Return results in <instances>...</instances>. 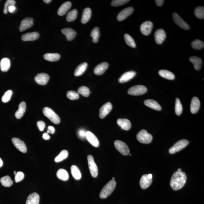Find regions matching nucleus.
Masks as SVG:
<instances>
[{
    "instance_id": "nucleus-1",
    "label": "nucleus",
    "mask_w": 204,
    "mask_h": 204,
    "mask_svg": "<svg viewBox=\"0 0 204 204\" xmlns=\"http://www.w3.org/2000/svg\"><path fill=\"white\" fill-rule=\"evenodd\" d=\"M186 180L187 176L184 172H175L171 177L170 186L174 190H178L182 188L185 185Z\"/></svg>"
},
{
    "instance_id": "nucleus-2",
    "label": "nucleus",
    "mask_w": 204,
    "mask_h": 204,
    "mask_svg": "<svg viewBox=\"0 0 204 204\" xmlns=\"http://www.w3.org/2000/svg\"><path fill=\"white\" fill-rule=\"evenodd\" d=\"M116 186V182L115 180L110 181L101 191L100 195V197L102 199L107 198L114 190Z\"/></svg>"
},
{
    "instance_id": "nucleus-3",
    "label": "nucleus",
    "mask_w": 204,
    "mask_h": 204,
    "mask_svg": "<svg viewBox=\"0 0 204 204\" xmlns=\"http://www.w3.org/2000/svg\"><path fill=\"white\" fill-rule=\"evenodd\" d=\"M43 112L44 115L53 123L55 124H58L60 123L59 117L50 108L44 107L43 109Z\"/></svg>"
},
{
    "instance_id": "nucleus-4",
    "label": "nucleus",
    "mask_w": 204,
    "mask_h": 204,
    "mask_svg": "<svg viewBox=\"0 0 204 204\" xmlns=\"http://www.w3.org/2000/svg\"><path fill=\"white\" fill-rule=\"evenodd\" d=\"M138 141L143 144H149L151 142L153 137L146 130L142 129L136 135Z\"/></svg>"
},
{
    "instance_id": "nucleus-5",
    "label": "nucleus",
    "mask_w": 204,
    "mask_h": 204,
    "mask_svg": "<svg viewBox=\"0 0 204 204\" xmlns=\"http://www.w3.org/2000/svg\"><path fill=\"white\" fill-rule=\"evenodd\" d=\"M189 142L187 140L183 139L177 141L169 149L170 154H173L180 151L185 148L189 144Z\"/></svg>"
},
{
    "instance_id": "nucleus-6",
    "label": "nucleus",
    "mask_w": 204,
    "mask_h": 204,
    "mask_svg": "<svg viewBox=\"0 0 204 204\" xmlns=\"http://www.w3.org/2000/svg\"><path fill=\"white\" fill-rule=\"evenodd\" d=\"M148 91V89L142 85H136L131 87L128 91L129 95L137 96L144 94Z\"/></svg>"
},
{
    "instance_id": "nucleus-7",
    "label": "nucleus",
    "mask_w": 204,
    "mask_h": 204,
    "mask_svg": "<svg viewBox=\"0 0 204 204\" xmlns=\"http://www.w3.org/2000/svg\"><path fill=\"white\" fill-rule=\"evenodd\" d=\"M88 160L90 173L92 177L96 178L98 175V168L94 160L93 156L88 155Z\"/></svg>"
},
{
    "instance_id": "nucleus-8",
    "label": "nucleus",
    "mask_w": 204,
    "mask_h": 204,
    "mask_svg": "<svg viewBox=\"0 0 204 204\" xmlns=\"http://www.w3.org/2000/svg\"><path fill=\"white\" fill-rule=\"evenodd\" d=\"M115 148L120 153L124 155H128L130 150L127 145L120 140H116L114 142Z\"/></svg>"
},
{
    "instance_id": "nucleus-9",
    "label": "nucleus",
    "mask_w": 204,
    "mask_h": 204,
    "mask_svg": "<svg viewBox=\"0 0 204 204\" xmlns=\"http://www.w3.org/2000/svg\"><path fill=\"white\" fill-rule=\"evenodd\" d=\"M173 16V21L177 26L184 30H188L190 29V26L188 24L185 22L178 14L174 13Z\"/></svg>"
},
{
    "instance_id": "nucleus-10",
    "label": "nucleus",
    "mask_w": 204,
    "mask_h": 204,
    "mask_svg": "<svg viewBox=\"0 0 204 204\" xmlns=\"http://www.w3.org/2000/svg\"><path fill=\"white\" fill-rule=\"evenodd\" d=\"M12 140L16 148L20 152L25 153L27 151V148L24 141L17 138H12Z\"/></svg>"
},
{
    "instance_id": "nucleus-11",
    "label": "nucleus",
    "mask_w": 204,
    "mask_h": 204,
    "mask_svg": "<svg viewBox=\"0 0 204 204\" xmlns=\"http://www.w3.org/2000/svg\"><path fill=\"white\" fill-rule=\"evenodd\" d=\"M153 24L150 21H147L143 22L140 26L141 33L145 36L150 34L153 28Z\"/></svg>"
},
{
    "instance_id": "nucleus-12",
    "label": "nucleus",
    "mask_w": 204,
    "mask_h": 204,
    "mask_svg": "<svg viewBox=\"0 0 204 204\" xmlns=\"http://www.w3.org/2000/svg\"><path fill=\"white\" fill-rule=\"evenodd\" d=\"M34 20L31 17H28L23 19L21 21L19 31L22 32L31 28L33 25Z\"/></svg>"
},
{
    "instance_id": "nucleus-13",
    "label": "nucleus",
    "mask_w": 204,
    "mask_h": 204,
    "mask_svg": "<svg viewBox=\"0 0 204 204\" xmlns=\"http://www.w3.org/2000/svg\"><path fill=\"white\" fill-rule=\"evenodd\" d=\"M112 109V104L109 102L103 105L100 110L99 116L101 118H104L111 112Z\"/></svg>"
},
{
    "instance_id": "nucleus-14",
    "label": "nucleus",
    "mask_w": 204,
    "mask_h": 204,
    "mask_svg": "<svg viewBox=\"0 0 204 204\" xmlns=\"http://www.w3.org/2000/svg\"><path fill=\"white\" fill-rule=\"evenodd\" d=\"M156 43L161 44L163 43L166 38L165 31L163 29L157 30L154 34Z\"/></svg>"
},
{
    "instance_id": "nucleus-15",
    "label": "nucleus",
    "mask_w": 204,
    "mask_h": 204,
    "mask_svg": "<svg viewBox=\"0 0 204 204\" xmlns=\"http://www.w3.org/2000/svg\"><path fill=\"white\" fill-rule=\"evenodd\" d=\"M50 79L48 74L45 73H40L37 74L35 77V79L37 84L41 85H45L47 84Z\"/></svg>"
},
{
    "instance_id": "nucleus-16",
    "label": "nucleus",
    "mask_w": 204,
    "mask_h": 204,
    "mask_svg": "<svg viewBox=\"0 0 204 204\" xmlns=\"http://www.w3.org/2000/svg\"><path fill=\"white\" fill-rule=\"evenodd\" d=\"M86 137L87 140L95 147H98L100 145V143L97 136L90 131H87L86 133Z\"/></svg>"
},
{
    "instance_id": "nucleus-17",
    "label": "nucleus",
    "mask_w": 204,
    "mask_h": 204,
    "mask_svg": "<svg viewBox=\"0 0 204 204\" xmlns=\"http://www.w3.org/2000/svg\"><path fill=\"white\" fill-rule=\"evenodd\" d=\"M134 10V8L132 7H129L124 9L118 14L117 17V20L118 21L124 20L132 13Z\"/></svg>"
},
{
    "instance_id": "nucleus-18",
    "label": "nucleus",
    "mask_w": 204,
    "mask_h": 204,
    "mask_svg": "<svg viewBox=\"0 0 204 204\" xmlns=\"http://www.w3.org/2000/svg\"><path fill=\"white\" fill-rule=\"evenodd\" d=\"M136 75V72L134 71H130L125 73L119 79V82L121 83H125L130 80Z\"/></svg>"
},
{
    "instance_id": "nucleus-19",
    "label": "nucleus",
    "mask_w": 204,
    "mask_h": 204,
    "mask_svg": "<svg viewBox=\"0 0 204 204\" xmlns=\"http://www.w3.org/2000/svg\"><path fill=\"white\" fill-rule=\"evenodd\" d=\"M109 67V64L106 62H103L99 64L95 67L94 72L97 75H100L103 74Z\"/></svg>"
},
{
    "instance_id": "nucleus-20",
    "label": "nucleus",
    "mask_w": 204,
    "mask_h": 204,
    "mask_svg": "<svg viewBox=\"0 0 204 204\" xmlns=\"http://www.w3.org/2000/svg\"><path fill=\"white\" fill-rule=\"evenodd\" d=\"M40 36V34L37 32L26 33L22 35V40L24 41H33L38 40Z\"/></svg>"
},
{
    "instance_id": "nucleus-21",
    "label": "nucleus",
    "mask_w": 204,
    "mask_h": 204,
    "mask_svg": "<svg viewBox=\"0 0 204 204\" xmlns=\"http://www.w3.org/2000/svg\"><path fill=\"white\" fill-rule=\"evenodd\" d=\"M61 32L66 36L67 40L68 41L73 40L77 35V32L69 28H63L61 30Z\"/></svg>"
},
{
    "instance_id": "nucleus-22",
    "label": "nucleus",
    "mask_w": 204,
    "mask_h": 204,
    "mask_svg": "<svg viewBox=\"0 0 204 204\" xmlns=\"http://www.w3.org/2000/svg\"><path fill=\"white\" fill-rule=\"evenodd\" d=\"M200 102L197 97H193L191 104V111L193 114L198 112L200 107Z\"/></svg>"
},
{
    "instance_id": "nucleus-23",
    "label": "nucleus",
    "mask_w": 204,
    "mask_h": 204,
    "mask_svg": "<svg viewBox=\"0 0 204 204\" xmlns=\"http://www.w3.org/2000/svg\"><path fill=\"white\" fill-rule=\"evenodd\" d=\"M152 182V179L148 178V175L145 174L141 177L140 180V186L142 189H146L149 187Z\"/></svg>"
},
{
    "instance_id": "nucleus-24",
    "label": "nucleus",
    "mask_w": 204,
    "mask_h": 204,
    "mask_svg": "<svg viewBox=\"0 0 204 204\" xmlns=\"http://www.w3.org/2000/svg\"><path fill=\"white\" fill-rule=\"evenodd\" d=\"M117 123L121 127L122 129L126 130H129L132 126L130 121L127 119H118L117 121Z\"/></svg>"
},
{
    "instance_id": "nucleus-25",
    "label": "nucleus",
    "mask_w": 204,
    "mask_h": 204,
    "mask_svg": "<svg viewBox=\"0 0 204 204\" xmlns=\"http://www.w3.org/2000/svg\"><path fill=\"white\" fill-rule=\"evenodd\" d=\"M40 201V196L37 193L34 192L28 196L26 204H39Z\"/></svg>"
},
{
    "instance_id": "nucleus-26",
    "label": "nucleus",
    "mask_w": 204,
    "mask_h": 204,
    "mask_svg": "<svg viewBox=\"0 0 204 204\" xmlns=\"http://www.w3.org/2000/svg\"><path fill=\"white\" fill-rule=\"evenodd\" d=\"M72 6V3L69 1L66 2L62 4L58 9V15L59 16H63L65 15Z\"/></svg>"
},
{
    "instance_id": "nucleus-27",
    "label": "nucleus",
    "mask_w": 204,
    "mask_h": 204,
    "mask_svg": "<svg viewBox=\"0 0 204 204\" xmlns=\"http://www.w3.org/2000/svg\"><path fill=\"white\" fill-rule=\"evenodd\" d=\"M144 104L145 106L154 110L158 111H160L161 110L160 105L155 100L150 99L145 100L144 101Z\"/></svg>"
},
{
    "instance_id": "nucleus-28",
    "label": "nucleus",
    "mask_w": 204,
    "mask_h": 204,
    "mask_svg": "<svg viewBox=\"0 0 204 204\" xmlns=\"http://www.w3.org/2000/svg\"><path fill=\"white\" fill-rule=\"evenodd\" d=\"M92 11L89 8H86L83 10L81 22L83 24L88 22L91 18Z\"/></svg>"
},
{
    "instance_id": "nucleus-29",
    "label": "nucleus",
    "mask_w": 204,
    "mask_h": 204,
    "mask_svg": "<svg viewBox=\"0 0 204 204\" xmlns=\"http://www.w3.org/2000/svg\"><path fill=\"white\" fill-rule=\"evenodd\" d=\"M26 109V103L24 102H22L19 104V109L16 111L15 116L18 119L22 117L24 113L25 112Z\"/></svg>"
},
{
    "instance_id": "nucleus-30",
    "label": "nucleus",
    "mask_w": 204,
    "mask_h": 204,
    "mask_svg": "<svg viewBox=\"0 0 204 204\" xmlns=\"http://www.w3.org/2000/svg\"><path fill=\"white\" fill-rule=\"evenodd\" d=\"M10 61L8 58H3L2 59L0 63V67L2 71L6 72L10 68Z\"/></svg>"
},
{
    "instance_id": "nucleus-31",
    "label": "nucleus",
    "mask_w": 204,
    "mask_h": 204,
    "mask_svg": "<svg viewBox=\"0 0 204 204\" xmlns=\"http://www.w3.org/2000/svg\"><path fill=\"white\" fill-rule=\"evenodd\" d=\"M189 61L194 64V68L197 70H199L201 68L202 61L201 58L197 56H191Z\"/></svg>"
},
{
    "instance_id": "nucleus-32",
    "label": "nucleus",
    "mask_w": 204,
    "mask_h": 204,
    "mask_svg": "<svg viewBox=\"0 0 204 204\" xmlns=\"http://www.w3.org/2000/svg\"><path fill=\"white\" fill-rule=\"evenodd\" d=\"M88 65V64L87 63H83L80 64L74 71V75L75 76L82 75L86 70Z\"/></svg>"
},
{
    "instance_id": "nucleus-33",
    "label": "nucleus",
    "mask_w": 204,
    "mask_h": 204,
    "mask_svg": "<svg viewBox=\"0 0 204 204\" xmlns=\"http://www.w3.org/2000/svg\"><path fill=\"white\" fill-rule=\"evenodd\" d=\"M159 75L164 78L168 80H173L175 78V76L173 73L169 71L161 70H159Z\"/></svg>"
},
{
    "instance_id": "nucleus-34",
    "label": "nucleus",
    "mask_w": 204,
    "mask_h": 204,
    "mask_svg": "<svg viewBox=\"0 0 204 204\" xmlns=\"http://www.w3.org/2000/svg\"><path fill=\"white\" fill-rule=\"evenodd\" d=\"M56 176L60 180L63 181H67L69 178L68 172L63 168H60L58 170L57 172Z\"/></svg>"
},
{
    "instance_id": "nucleus-35",
    "label": "nucleus",
    "mask_w": 204,
    "mask_h": 204,
    "mask_svg": "<svg viewBox=\"0 0 204 204\" xmlns=\"http://www.w3.org/2000/svg\"><path fill=\"white\" fill-rule=\"evenodd\" d=\"M0 182L2 185L6 187H10L13 185V181L11 180V178L8 175L2 177L0 179Z\"/></svg>"
},
{
    "instance_id": "nucleus-36",
    "label": "nucleus",
    "mask_w": 204,
    "mask_h": 204,
    "mask_svg": "<svg viewBox=\"0 0 204 204\" xmlns=\"http://www.w3.org/2000/svg\"><path fill=\"white\" fill-rule=\"evenodd\" d=\"M44 58L47 61L55 62L59 59L60 55L58 54H47L44 55Z\"/></svg>"
},
{
    "instance_id": "nucleus-37",
    "label": "nucleus",
    "mask_w": 204,
    "mask_h": 204,
    "mask_svg": "<svg viewBox=\"0 0 204 204\" xmlns=\"http://www.w3.org/2000/svg\"><path fill=\"white\" fill-rule=\"evenodd\" d=\"M71 171L74 178L77 180H79L81 177V174L79 168L75 165H73L71 167Z\"/></svg>"
},
{
    "instance_id": "nucleus-38",
    "label": "nucleus",
    "mask_w": 204,
    "mask_h": 204,
    "mask_svg": "<svg viewBox=\"0 0 204 204\" xmlns=\"http://www.w3.org/2000/svg\"><path fill=\"white\" fill-rule=\"evenodd\" d=\"M90 36L93 38L94 43H97L98 42V39L100 36V32L98 27L94 28L90 33Z\"/></svg>"
},
{
    "instance_id": "nucleus-39",
    "label": "nucleus",
    "mask_w": 204,
    "mask_h": 204,
    "mask_svg": "<svg viewBox=\"0 0 204 204\" xmlns=\"http://www.w3.org/2000/svg\"><path fill=\"white\" fill-rule=\"evenodd\" d=\"M124 39H125L126 43L127 45L132 48H135L136 47V43L134 39L130 35L127 34H125L124 35Z\"/></svg>"
},
{
    "instance_id": "nucleus-40",
    "label": "nucleus",
    "mask_w": 204,
    "mask_h": 204,
    "mask_svg": "<svg viewBox=\"0 0 204 204\" xmlns=\"http://www.w3.org/2000/svg\"><path fill=\"white\" fill-rule=\"evenodd\" d=\"M78 15V11L74 9L69 12L66 17L67 21L69 22H71L75 20Z\"/></svg>"
},
{
    "instance_id": "nucleus-41",
    "label": "nucleus",
    "mask_w": 204,
    "mask_h": 204,
    "mask_svg": "<svg viewBox=\"0 0 204 204\" xmlns=\"http://www.w3.org/2000/svg\"><path fill=\"white\" fill-rule=\"evenodd\" d=\"M68 152L67 150H63L60 152L59 155L55 158V161L57 163L61 162V161L63 160L64 159H66L68 157Z\"/></svg>"
},
{
    "instance_id": "nucleus-42",
    "label": "nucleus",
    "mask_w": 204,
    "mask_h": 204,
    "mask_svg": "<svg viewBox=\"0 0 204 204\" xmlns=\"http://www.w3.org/2000/svg\"><path fill=\"white\" fill-rule=\"evenodd\" d=\"M191 46L193 49L198 50L203 48L204 43L201 40H196L192 42Z\"/></svg>"
},
{
    "instance_id": "nucleus-43",
    "label": "nucleus",
    "mask_w": 204,
    "mask_h": 204,
    "mask_svg": "<svg viewBox=\"0 0 204 204\" xmlns=\"http://www.w3.org/2000/svg\"><path fill=\"white\" fill-rule=\"evenodd\" d=\"M195 15L198 18L203 19L204 18V7H198L195 9Z\"/></svg>"
},
{
    "instance_id": "nucleus-44",
    "label": "nucleus",
    "mask_w": 204,
    "mask_h": 204,
    "mask_svg": "<svg viewBox=\"0 0 204 204\" xmlns=\"http://www.w3.org/2000/svg\"><path fill=\"white\" fill-rule=\"evenodd\" d=\"M78 93L84 97L89 96L90 91L89 88L86 86H81L78 90Z\"/></svg>"
},
{
    "instance_id": "nucleus-45",
    "label": "nucleus",
    "mask_w": 204,
    "mask_h": 204,
    "mask_svg": "<svg viewBox=\"0 0 204 204\" xmlns=\"http://www.w3.org/2000/svg\"><path fill=\"white\" fill-rule=\"evenodd\" d=\"M175 104V112L177 115L179 116L182 114L183 107L180 101L178 98L176 99Z\"/></svg>"
},
{
    "instance_id": "nucleus-46",
    "label": "nucleus",
    "mask_w": 204,
    "mask_h": 204,
    "mask_svg": "<svg viewBox=\"0 0 204 204\" xmlns=\"http://www.w3.org/2000/svg\"><path fill=\"white\" fill-rule=\"evenodd\" d=\"M67 97L70 100H77L79 98V94L74 91H69L67 93Z\"/></svg>"
},
{
    "instance_id": "nucleus-47",
    "label": "nucleus",
    "mask_w": 204,
    "mask_h": 204,
    "mask_svg": "<svg viewBox=\"0 0 204 204\" xmlns=\"http://www.w3.org/2000/svg\"><path fill=\"white\" fill-rule=\"evenodd\" d=\"M12 94H13V92L10 90L5 92L2 98V102L5 103L8 102L10 100Z\"/></svg>"
},
{
    "instance_id": "nucleus-48",
    "label": "nucleus",
    "mask_w": 204,
    "mask_h": 204,
    "mask_svg": "<svg viewBox=\"0 0 204 204\" xmlns=\"http://www.w3.org/2000/svg\"><path fill=\"white\" fill-rule=\"evenodd\" d=\"M129 2V0H113L111 2V5L113 7H118L125 4Z\"/></svg>"
},
{
    "instance_id": "nucleus-49",
    "label": "nucleus",
    "mask_w": 204,
    "mask_h": 204,
    "mask_svg": "<svg viewBox=\"0 0 204 204\" xmlns=\"http://www.w3.org/2000/svg\"><path fill=\"white\" fill-rule=\"evenodd\" d=\"M16 2L14 0H7L4 5L3 13L6 14L8 13V8L10 5H15Z\"/></svg>"
},
{
    "instance_id": "nucleus-50",
    "label": "nucleus",
    "mask_w": 204,
    "mask_h": 204,
    "mask_svg": "<svg viewBox=\"0 0 204 204\" xmlns=\"http://www.w3.org/2000/svg\"><path fill=\"white\" fill-rule=\"evenodd\" d=\"M24 174L22 172H17L15 175V181L16 183L20 182L24 179Z\"/></svg>"
},
{
    "instance_id": "nucleus-51",
    "label": "nucleus",
    "mask_w": 204,
    "mask_h": 204,
    "mask_svg": "<svg viewBox=\"0 0 204 204\" xmlns=\"http://www.w3.org/2000/svg\"><path fill=\"white\" fill-rule=\"evenodd\" d=\"M37 126L40 131H43L44 128L45 127V122L42 121H39L37 122Z\"/></svg>"
},
{
    "instance_id": "nucleus-52",
    "label": "nucleus",
    "mask_w": 204,
    "mask_h": 204,
    "mask_svg": "<svg viewBox=\"0 0 204 204\" xmlns=\"http://www.w3.org/2000/svg\"><path fill=\"white\" fill-rule=\"evenodd\" d=\"M86 132H85V130H82V129H81L78 131L79 136L81 138H84L86 137Z\"/></svg>"
},
{
    "instance_id": "nucleus-53",
    "label": "nucleus",
    "mask_w": 204,
    "mask_h": 204,
    "mask_svg": "<svg viewBox=\"0 0 204 204\" xmlns=\"http://www.w3.org/2000/svg\"><path fill=\"white\" fill-rule=\"evenodd\" d=\"M55 132V129L52 126H49L48 127L47 133H50L51 134H54Z\"/></svg>"
},
{
    "instance_id": "nucleus-54",
    "label": "nucleus",
    "mask_w": 204,
    "mask_h": 204,
    "mask_svg": "<svg viewBox=\"0 0 204 204\" xmlns=\"http://www.w3.org/2000/svg\"><path fill=\"white\" fill-rule=\"evenodd\" d=\"M16 10L15 5H10L8 8V11L11 13H13Z\"/></svg>"
},
{
    "instance_id": "nucleus-55",
    "label": "nucleus",
    "mask_w": 204,
    "mask_h": 204,
    "mask_svg": "<svg viewBox=\"0 0 204 204\" xmlns=\"http://www.w3.org/2000/svg\"><path fill=\"white\" fill-rule=\"evenodd\" d=\"M155 2L158 6L160 7L162 6L164 1L163 0H156Z\"/></svg>"
},
{
    "instance_id": "nucleus-56",
    "label": "nucleus",
    "mask_w": 204,
    "mask_h": 204,
    "mask_svg": "<svg viewBox=\"0 0 204 204\" xmlns=\"http://www.w3.org/2000/svg\"><path fill=\"white\" fill-rule=\"evenodd\" d=\"M42 138H43V139L45 140H48L50 138V136L48 133L47 132L44 133L42 135Z\"/></svg>"
},
{
    "instance_id": "nucleus-57",
    "label": "nucleus",
    "mask_w": 204,
    "mask_h": 204,
    "mask_svg": "<svg viewBox=\"0 0 204 204\" xmlns=\"http://www.w3.org/2000/svg\"><path fill=\"white\" fill-rule=\"evenodd\" d=\"M3 162L2 159L1 158H0V168H1L3 166Z\"/></svg>"
},
{
    "instance_id": "nucleus-58",
    "label": "nucleus",
    "mask_w": 204,
    "mask_h": 204,
    "mask_svg": "<svg viewBox=\"0 0 204 204\" xmlns=\"http://www.w3.org/2000/svg\"><path fill=\"white\" fill-rule=\"evenodd\" d=\"M51 0H44V2L46 3H49L51 2Z\"/></svg>"
},
{
    "instance_id": "nucleus-59",
    "label": "nucleus",
    "mask_w": 204,
    "mask_h": 204,
    "mask_svg": "<svg viewBox=\"0 0 204 204\" xmlns=\"http://www.w3.org/2000/svg\"><path fill=\"white\" fill-rule=\"evenodd\" d=\"M148 178L149 179H152V174H149L148 175Z\"/></svg>"
},
{
    "instance_id": "nucleus-60",
    "label": "nucleus",
    "mask_w": 204,
    "mask_h": 204,
    "mask_svg": "<svg viewBox=\"0 0 204 204\" xmlns=\"http://www.w3.org/2000/svg\"><path fill=\"white\" fill-rule=\"evenodd\" d=\"M177 171H178V172H181V171H182L181 168H178V170H177Z\"/></svg>"
},
{
    "instance_id": "nucleus-61",
    "label": "nucleus",
    "mask_w": 204,
    "mask_h": 204,
    "mask_svg": "<svg viewBox=\"0 0 204 204\" xmlns=\"http://www.w3.org/2000/svg\"><path fill=\"white\" fill-rule=\"evenodd\" d=\"M17 173V172H16V171H14V174L16 175V173Z\"/></svg>"
},
{
    "instance_id": "nucleus-62",
    "label": "nucleus",
    "mask_w": 204,
    "mask_h": 204,
    "mask_svg": "<svg viewBox=\"0 0 204 204\" xmlns=\"http://www.w3.org/2000/svg\"><path fill=\"white\" fill-rule=\"evenodd\" d=\"M112 180H115V178H114V177H113V178H112Z\"/></svg>"
},
{
    "instance_id": "nucleus-63",
    "label": "nucleus",
    "mask_w": 204,
    "mask_h": 204,
    "mask_svg": "<svg viewBox=\"0 0 204 204\" xmlns=\"http://www.w3.org/2000/svg\"><path fill=\"white\" fill-rule=\"evenodd\" d=\"M131 155H131V154H129V155L131 156Z\"/></svg>"
},
{
    "instance_id": "nucleus-64",
    "label": "nucleus",
    "mask_w": 204,
    "mask_h": 204,
    "mask_svg": "<svg viewBox=\"0 0 204 204\" xmlns=\"http://www.w3.org/2000/svg\"></svg>"
}]
</instances>
